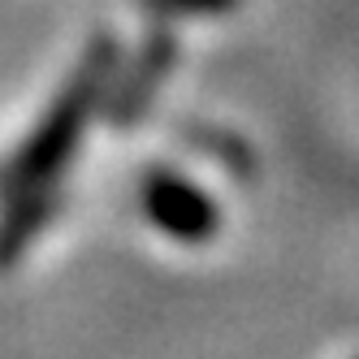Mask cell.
<instances>
[{
	"mask_svg": "<svg viewBox=\"0 0 359 359\" xmlns=\"http://www.w3.org/2000/svg\"><path fill=\"white\" fill-rule=\"evenodd\" d=\"M121 61V48L113 35H95L74 74L61 83L57 100L43 109V117L35 121V130L13 147V156L0 165V195H22L31 187H43V182H57V173L69 165L74 147L87 135L91 126V113L104 104V91L113 83V69Z\"/></svg>",
	"mask_w": 359,
	"mask_h": 359,
	"instance_id": "cell-1",
	"label": "cell"
},
{
	"mask_svg": "<svg viewBox=\"0 0 359 359\" xmlns=\"http://www.w3.org/2000/svg\"><path fill=\"white\" fill-rule=\"evenodd\" d=\"M139 203H143L147 221L156 225L161 234L177 238V243H208L217 229H221L217 203L203 195L191 177L173 173V169H151V173H143Z\"/></svg>",
	"mask_w": 359,
	"mask_h": 359,
	"instance_id": "cell-2",
	"label": "cell"
},
{
	"mask_svg": "<svg viewBox=\"0 0 359 359\" xmlns=\"http://www.w3.org/2000/svg\"><path fill=\"white\" fill-rule=\"evenodd\" d=\"M177 61V39L173 31H151L143 43H139V53H130L126 61H117L113 69V83L104 91V117L113 126H135L147 109H151V100H156L161 83L169 79V69Z\"/></svg>",
	"mask_w": 359,
	"mask_h": 359,
	"instance_id": "cell-3",
	"label": "cell"
},
{
	"mask_svg": "<svg viewBox=\"0 0 359 359\" xmlns=\"http://www.w3.org/2000/svg\"><path fill=\"white\" fill-rule=\"evenodd\" d=\"M65 208V191L57 182H43V187H31L22 195H9V208L0 217V273L13 269L48 225L53 217Z\"/></svg>",
	"mask_w": 359,
	"mask_h": 359,
	"instance_id": "cell-4",
	"label": "cell"
},
{
	"mask_svg": "<svg viewBox=\"0 0 359 359\" xmlns=\"http://www.w3.org/2000/svg\"><path fill=\"white\" fill-rule=\"evenodd\" d=\"M147 13L156 18H208V13H229L243 0H139Z\"/></svg>",
	"mask_w": 359,
	"mask_h": 359,
	"instance_id": "cell-5",
	"label": "cell"
}]
</instances>
